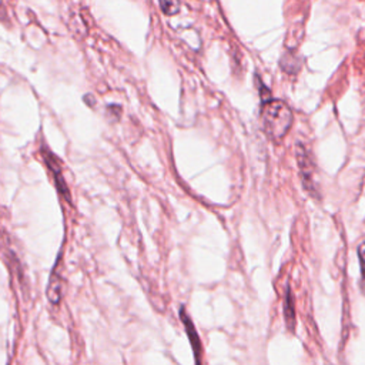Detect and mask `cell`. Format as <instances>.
I'll return each instance as SVG.
<instances>
[{
    "instance_id": "2",
    "label": "cell",
    "mask_w": 365,
    "mask_h": 365,
    "mask_svg": "<svg viewBox=\"0 0 365 365\" xmlns=\"http://www.w3.org/2000/svg\"><path fill=\"white\" fill-rule=\"evenodd\" d=\"M297 164H298L299 177L302 180L304 188L308 191L309 195L318 197L319 190H318V184L315 181L317 167L311 157L309 150L305 145H302L301 143L297 144Z\"/></svg>"
},
{
    "instance_id": "1",
    "label": "cell",
    "mask_w": 365,
    "mask_h": 365,
    "mask_svg": "<svg viewBox=\"0 0 365 365\" xmlns=\"http://www.w3.org/2000/svg\"><path fill=\"white\" fill-rule=\"evenodd\" d=\"M262 128L272 141H281L292 125V111L282 100H264L261 107Z\"/></svg>"
},
{
    "instance_id": "4",
    "label": "cell",
    "mask_w": 365,
    "mask_h": 365,
    "mask_svg": "<svg viewBox=\"0 0 365 365\" xmlns=\"http://www.w3.org/2000/svg\"><path fill=\"white\" fill-rule=\"evenodd\" d=\"M180 317H181V321L185 327V331H187V335L190 338V342H191V346H192V351H194V355H195V362L198 364L201 361L200 355H201V344H200V338L195 332V328L190 319V317L184 312V309L180 311Z\"/></svg>"
},
{
    "instance_id": "9",
    "label": "cell",
    "mask_w": 365,
    "mask_h": 365,
    "mask_svg": "<svg viewBox=\"0 0 365 365\" xmlns=\"http://www.w3.org/2000/svg\"><path fill=\"white\" fill-rule=\"evenodd\" d=\"M163 13L173 16L180 10V0H158Z\"/></svg>"
},
{
    "instance_id": "5",
    "label": "cell",
    "mask_w": 365,
    "mask_h": 365,
    "mask_svg": "<svg viewBox=\"0 0 365 365\" xmlns=\"http://www.w3.org/2000/svg\"><path fill=\"white\" fill-rule=\"evenodd\" d=\"M57 267H58V261L54 265V269L51 272L48 287H47V297H48V301L53 304H57L60 301V294H61V278L57 274Z\"/></svg>"
},
{
    "instance_id": "3",
    "label": "cell",
    "mask_w": 365,
    "mask_h": 365,
    "mask_svg": "<svg viewBox=\"0 0 365 365\" xmlns=\"http://www.w3.org/2000/svg\"><path fill=\"white\" fill-rule=\"evenodd\" d=\"M43 157H44V161L48 167V170L51 171L53 177H54V184L58 190V192L70 202V194H68V188H67V184L64 181V177H63V173H61V165L60 163L57 161V158L54 157V154L51 153H47L43 150Z\"/></svg>"
},
{
    "instance_id": "10",
    "label": "cell",
    "mask_w": 365,
    "mask_h": 365,
    "mask_svg": "<svg viewBox=\"0 0 365 365\" xmlns=\"http://www.w3.org/2000/svg\"><path fill=\"white\" fill-rule=\"evenodd\" d=\"M0 20H1V21H6V20H7V10H6V7H4V4H3L1 0H0Z\"/></svg>"
},
{
    "instance_id": "8",
    "label": "cell",
    "mask_w": 365,
    "mask_h": 365,
    "mask_svg": "<svg viewBox=\"0 0 365 365\" xmlns=\"http://www.w3.org/2000/svg\"><path fill=\"white\" fill-rule=\"evenodd\" d=\"M358 258H359V268H361V291L365 295V241L358 247Z\"/></svg>"
},
{
    "instance_id": "7",
    "label": "cell",
    "mask_w": 365,
    "mask_h": 365,
    "mask_svg": "<svg viewBox=\"0 0 365 365\" xmlns=\"http://www.w3.org/2000/svg\"><path fill=\"white\" fill-rule=\"evenodd\" d=\"M281 67H282V70L287 71V73H295V71H298V67H299V64H298V57H297L295 54H292L291 51L284 53V56H282V58H281Z\"/></svg>"
},
{
    "instance_id": "6",
    "label": "cell",
    "mask_w": 365,
    "mask_h": 365,
    "mask_svg": "<svg viewBox=\"0 0 365 365\" xmlns=\"http://www.w3.org/2000/svg\"><path fill=\"white\" fill-rule=\"evenodd\" d=\"M284 318L288 329L292 331L295 327V309H294V299L289 288H287V294L284 298Z\"/></svg>"
}]
</instances>
